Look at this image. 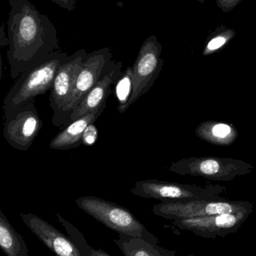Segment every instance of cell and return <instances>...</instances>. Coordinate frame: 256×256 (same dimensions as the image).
I'll list each match as a JSON object with an SVG mask.
<instances>
[{"mask_svg": "<svg viewBox=\"0 0 256 256\" xmlns=\"http://www.w3.org/2000/svg\"><path fill=\"white\" fill-rule=\"evenodd\" d=\"M252 208V204L248 202L227 201L216 198L184 202H161L154 206L152 212L156 216L173 221L213 215L250 214Z\"/></svg>", "mask_w": 256, "mask_h": 256, "instance_id": "cell-5", "label": "cell"}, {"mask_svg": "<svg viewBox=\"0 0 256 256\" xmlns=\"http://www.w3.org/2000/svg\"><path fill=\"white\" fill-rule=\"evenodd\" d=\"M249 214H231L213 215L203 218L176 220L172 224L177 228L192 232L197 236L204 238H214L216 236L233 232L238 228Z\"/></svg>", "mask_w": 256, "mask_h": 256, "instance_id": "cell-12", "label": "cell"}, {"mask_svg": "<svg viewBox=\"0 0 256 256\" xmlns=\"http://www.w3.org/2000/svg\"><path fill=\"white\" fill-rule=\"evenodd\" d=\"M8 45V36H6L4 26H0V48H4Z\"/></svg>", "mask_w": 256, "mask_h": 256, "instance_id": "cell-24", "label": "cell"}, {"mask_svg": "<svg viewBox=\"0 0 256 256\" xmlns=\"http://www.w3.org/2000/svg\"><path fill=\"white\" fill-rule=\"evenodd\" d=\"M9 2L7 58L10 78L16 80L58 50V39L55 26L30 0Z\"/></svg>", "mask_w": 256, "mask_h": 256, "instance_id": "cell-1", "label": "cell"}, {"mask_svg": "<svg viewBox=\"0 0 256 256\" xmlns=\"http://www.w3.org/2000/svg\"><path fill=\"white\" fill-rule=\"evenodd\" d=\"M60 7L72 12L76 8V0H51Z\"/></svg>", "mask_w": 256, "mask_h": 256, "instance_id": "cell-23", "label": "cell"}, {"mask_svg": "<svg viewBox=\"0 0 256 256\" xmlns=\"http://www.w3.org/2000/svg\"><path fill=\"white\" fill-rule=\"evenodd\" d=\"M132 88V67H128L121 79L116 84V94L118 100V110L127 104L130 98Z\"/></svg>", "mask_w": 256, "mask_h": 256, "instance_id": "cell-20", "label": "cell"}, {"mask_svg": "<svg viewBox=\"0 0 256 256\" xmlns=\"http://www.w3.org/2000/svg\"><path fill=\"white\" fill-rule=\"evenodd\" d=\"M106 106V104L97 110L69 123L52 138L50 142V148L55 150H69L78 147L82 143V134L85 130L102 116Z\"/></svg>", "mask_w": 256, "mask_h": 256, "instance_id": "cell-14", "label": "cell"}, {"mask_svg": "<svg viewBox=\"0 0 256 256\" xmlns=\"http://www.w3.org/2000/svg\"><path fill=\"white\" fill-rule=\"evenodd\" d=\"M58 222L66 228L68 236L72 242L74 244L82 256H112L102 250L94 249L92 248L88 243L82 233L74 226L72 224L66 220L60 214H56Z\"/></svg>", "mask_w": 256, "mask_h": 256, "instance_id": "cell-18", "label": "cell"}, {"mask_svg": "<svg viewBox=\"0 0 256 256\" xmlns=\"http://www.w3.org/2000/svg\"><path fill=\"white\" fill-rule=\"evenodd\" d=\"M85 50H79L74 54L68 56L60 66L54 84L51 87L50 106L52 109V122L58 127L63 110L68 102L74 88L76 78L87 56Z\"/></svg>", "mask_w": 256, "mask_h": 256, "instance_id": "cell-10", "label": "cell"}, {"mask_svg": "<svg viewBox=\"0 0 256 256\" xmlns=\"http://www.w3.org/2000/svg\"><path fill=\"white\" fill-rule=\"evenodd\" d=\"M195 132L201 140L218 146H231L238 136V132L234 126L218 121L202 122Z\"/></svg>", "mask_w": 256, "mask_h": 256, "instance_id": "cell-15", "label": "cell"}, {"mask_svg": "<svg viewBox=\"0 0 256 256\" xmlns=\"http://www.w3.org/2000/svg\"><path fill=\"white\" fill-rule=\"evenodd\" d=\"M197 1H198V2L201 3V4H203V3L206 2V0H197Z\"/></svg>", "mask_w": 256, "mask_h": 256, "instance_id": "cell-26", "label": "cell"}, {"mask_svg": "<svg viewBox=\"0 0 256 256\" xmlns=\"http://www.w3.org/2000/svg\"><path fill=\"white\" fill-rule=\"evenodd\" d=\"M0 249L6 256H28L24 238L16 231L0 209Z\"/></svg>", "mask_w": 256, "mask_h": 256, "instance_id": "cell-17", "label": "cell"}, {"mask_svg": "<svg viewBox=\"0 0 256 256\" xmlns=\"http://www.w3.org/2000/svg\"><path fill=\"white\" fill-rule=\"evenodd\" d=\"M122 68V62L111 60L108 63L97 84L72 112L70 123L106 104L111 86L116 85L124 74Z\"/></svg>", "mask_w": 256, "mask_h": 256, "instance_id": "cell-11", "label": "cell"}, {"mask_svg": "<svg viewBox=\"0 0 256 256\" xmlns=\"http://www.w3.org/2000/svg\"><path fill=\"white\" fill-rule=\"evenodd\" d=\"M98 131L93 124H90L84 131L82 136V143L84 146H92L97 141Z\"/></svg>", "mask_w": 256, "mask_h": 256, "instance_id": "cell-21", "label": "cell"}, {"mask_svg": "<svg viewBox=\"0 0 256 256\" xmlns=\"http://www.w3.org/2000/svg\"><path fill=\"white\" fill-rule=\"evenodd\" d=\"M75 202L82 212L118 234L140 238L150 244L159 245L158 239L126 208L94 196L79 197Z\"/></svg>", "mask_w": 256, "mask_h": 256, "instance_id": "cell-3", "label": "cell"}, {"mask_svg": "<svg viewBox=\"0 0 256 256\" xmlns=\"http://www.w3.org/2000/svg\"><path fill=\"white\" fill-rule=\"evenodd\" d=\"M28 230L56 256H82L69 237L33 214H20Z\"/></svg>", "mask_w": 256, "mask_h": 256, "instance_id": "cell-13", "label": "cell"}, {"mask_svg": "<svg viewBox=\"0 0 256 256\" xmlns=\"http://www.w3.org/2000/svg\"><path fill=\"white\" fill-rule=\"evenodd\" d=\"M68 56L66 52L55 51L37 66L21 74L4 97L3 110L24 106L50 90L57 70Z\"/></svg>", "mask_w": 256, "mask_h": 256, "instance_id": "cell-2", "label": "cell"}, {"mask_svg": "<svg viewBox=\"0 0 256 256\" xmlns=\"http://www.w3.org/2000/svg\"><path fill=\"white\" fill-rule=\"evenodd\" d=\"M161 52L162 45L154 34L149 36L143 42L132 66V93L127 104L118 110L120 114L127 111L131 105L152 88L164 66Z\"/></svg>", "mask_w": 256, "mask_h": 256, "instance_id": "cell-7", "label": "cell"}, {"mask_svg": "<svg viewBox=\"0 0 256 256\" xmlns=\"http://www.w3.org/2000/svg\"></svg>", "mask_w": 256, "mask_h": 256, "instance_id": "cell-27", "label": "cell"}, {"mask_svg": "<svg viewBox=\"0 0 256 256\" xmlns=\"http://www.w3.org/2000/svg\"><path fill=\"white\" fill-rule=\"evenodd\" d=\"M112 58L110 48H104L87 54L75 82L73 92L62 112L58 127L68 126L70 116L97 84L108 63Z\"/></svg>", "mask_w": 256, "mask_h": 256, "instance_id": "cell-9", "label": "cell"}, {"mask_svg": "<svg viewBox=\"0 0 256 256\" xmlns=\"http://www.w3.org/2000/svg\"><path fill=\"white\" fill-rule=\"evenodd\" d=\"M254 168L252 164L234 158L192 156L172 162L168 170L182 176H195L227 182L250 174Z\"/></svg>", "mask_w": 256, "mask_h": 256, "instance_id": "cell-4", "label": "cell"}, {"mask_svg": "<svg viewBox=\"0 0 256 256\" xmlns=\"http://www.w3.org/2000/svg\"><path fill=\"white\" fill-rule=\"evenodd\" d=\"M236 36V32L232 28L225 25L220 26L207 38L202 55L207 56L219 52L228 44Z\"/></svg>", "mask_w": 256, "mask_h": 256, "instance_id": "cell-19", "label": "cell"}, {"mask_svg": "<svg viewBox=\"0 0 256 256\" xmlns=\"http://www.w3.org/2000/svg\"><path fill=\"white\" fill-rule=\"evenodd\" d=\"M242 0H216V6L222 12H232Z\"/></svg>", "mask_w": 256, "mask_h": 256, "instance_id": "cell-22", "label": "cell"}, {"mask_svg": "<svg viewBox=\"0 0 256 256\" xmlns=\"http://www.w3.org/2000/svg\"><path fill=\"white\" fill-rule=\"evenodd\" d=\"M220 186H197L158 180H138L131 188L132 195L160 200L161 202H184L194 200L219 198L224 191Z\"/></svg>", "mask_w": 256, "mask_h": 256, "instance_id": "cell-6", "label": "cell"}, {"mask_svg": "<svg viewBox=\"0 0 256 256\" xmlns=\"http://www.w3.org/2000/svg\"><path fill=\"white\" fill-rule=\"evenodd\" d=\"M114 242L124 256H176V251L154 246L140 238L118 234V239Z\"/></svg>", "mask_w": 256, "mask_h": 256, "instance_id": "cell-16", "label": "cell"}, {"mask_svg": "<svg viewBox=\"0 0 256 256\" xmlns=\"http://www.w3.org/2000/svg\"><path fill=\"white\" fill-rule=\"evenodd\" d=\"M2 60L1 50H0V80L2 78Z\"/></svg>", "mask_w": 256, "mask_h": 256, "instance_id": "cell-25", "label": "cell"}, {"mask_svg": "<svg viewBox=\"0 0 256 256\" xmlns=\"http://www.w3.org/2000/svg\"><path fill=\"white\" fill-rule=\"evenodd\" d=\"M4 116L3 135L6 141L16 150H28L43 126L34 100L12 110L4 111Z\"/></svg>", "mask_w": 256, "mask_h": 256, "instance_id": "cell-8", "label": "cell"}]
</instances>
